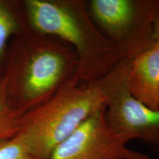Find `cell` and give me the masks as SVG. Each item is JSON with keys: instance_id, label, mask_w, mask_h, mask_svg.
I'll list each match as a JSON object with an SVG mask.
<instances>
[{"instance_id": "obj_1", "label": "cell", "mask_w": 159, "mask_h": 159, "mask_svg": "<svg viewBox=\"0 0 159 159\" xmlns=\"http://www.w3.org/2000/svg\"><path fill=\"white\" fill-rule=\"evenodd\" d=\"M77 68L70 46L30 30L10 41L0 79L9 105L22 116L74 78Z\"/></svg>"}, {"instance_id": "obj_2", "label": "cell", "mask_w": 159, "mask_h": 159, "mask_svg": "<svg viewBox=\"0 0 159 159\" xmlns=\"http://www.w3.org/2000/svg\"><path fill=\"white\" fill-rule=\"evenodd\" d=\"M24 10L30 30L56 38L70 46L77 58L74 79L78 83L99 80L124 59L102 34L83 0H25Z\"/></svg>"}, {"instance_id": "obj_3", "label": "cell", "mask_w": 159, "mask_h": 159, "mask_svg": "<svg viewBox=\"0 0 159 159\" xmlns=\"http://www.w3.org/2000/svg\"><path fill=\"white\" fill-rule=\"evenodd\" d=\"M105 106L102 78L91 83L71 79L47 102L21 116L15 136L37 159H49L61 142Z\"/></svg>"}, {"instance_id": "obj_4", "label": "cell", "mask_w": 159, "mask_h": 159, "mask_svg": "<svg viewBox=\"0 0 159 159\" xmlns=\"http://www.w3.org/2000/svg\"><path fill=\"white\" fill-rule=\"evenodd\" d=\"M86 4L95 25L125 59H134L156 41L159 0H90Z\"/></svg>"}, {"instance_id": "obj_5", "label": "cell", "mask_w": 159, "mask_h": 159, "mask_svg": "<svg viewBox=\"0 0 159 159\" xmlns=\"http://www.w3.org/2000/svg\"><path fill=\"white\" fill-rule=\"evenodd\" d=\"M130 60L123 59L102 77L106 95L105 119L124 142L139 140L159 152V110L130 94L126 85Z\"/></svg>"}, {"instance_id": "obj_6", "label": "cell", "mask_w": 159, "mask_h": 159, "mask_svg": "<svg viewBox=\"0 0 159 159\" xmlns=\"http://www.w3.org/2000/svg\"><path fill=\"white\" fill-rule=\"evenodd\" d=\"M105 108L80 125L55 149L49 159H139L142 153L127 148L109 127Z\"/></svg>"}, {"instance_id": "obj_7", "label": "cell", "mask_w": 159, "mask_h": 159, "mask_svg": "<svg viewBox=\"0 0 159 159\" xmlns=\"http://www.w3.org/2000/svg\"><path fill=\"white\" fill-rule=\"evenodd\" d=\"M126 85L135 98L159 110V39L150 49L130 61Z\"/></svg>"}, {"instance_id": "obj_8", "label": "cell", "mask_w": 159, "mask_h": 159, "mask_svg": "<svg viewBox=\"0 0 159 159\" xmlns=\"http://www.w3.org/2000/svg\"><path fill=\"white\" fill-rule=\"evenodd\" d=\"M28 30L23 2L0 0V76L10 41L16 35Z\"/></svg>"}, {"instance_id": "obj_9", "label": "cell", "mask_w": 159, "mask_h": 159, "mask_svg": "<svg viewBox=\"0 0 159 159\" xmlns=\"http://www.w3.org/2000/svg\"><path fill=\"white\" fill-rule=\"evenodd\" d=\"M21 117L7 102L0 79V141L16 136L19 130Z\"/></svg>"}, {"instance_id": "obj_10", "label": "cell", "mask_w": 159, "mask_h": 159, "mask_svg": "<svg viewBox=\"0 0 159 159\" xmlns=\"http://www.w3.org/2000/svg\"><path fill=\"white\" fill-rule=\"evenodd\" d=\"M0 159H37L17 137L0 141Z\"/></svg>"}, {"instance_id": "obj_11", "label": "cell", "mask_w": 159, "mask_h": 159, "mask_svg": "<svg viewBox=\"0 0 159 159\" xmlns=\"http://www.w3.org/2000/svg\"><path fill=\"white\" fill-rule=\"evenodd\" d=\"M154 35L156 39H159V5L154 20Z\"/></svg>"}, {"instance_id": "obj_12", "label": "cell", "mask_w": 159, "mask_h": 159, "mask_svg": "<svg viewBox=\"0 0 159 159\" xmlns=\"http://www.w3.org/2000/svg\"><path fill=\"white\" fill-rule=\"evenodd\" d=\"M139 159H152L150 158V157H148L147 155H144V154H141V156H139ZM157 159H159V158H157Z\"/></svg>"}]
</instances>
